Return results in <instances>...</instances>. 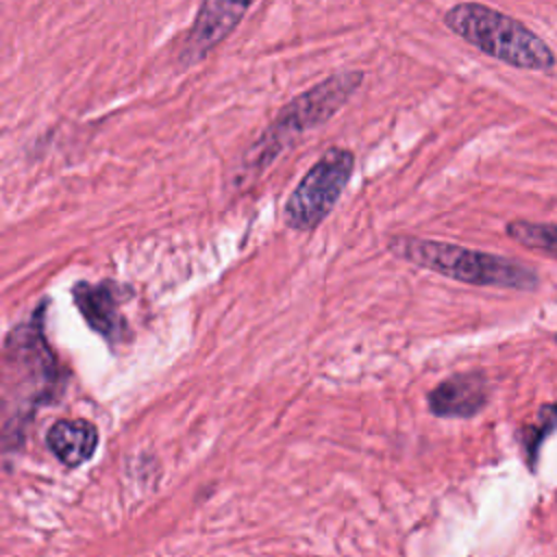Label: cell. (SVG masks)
Here are the masks:
<instances>
[{
  "label": "cell",
  "mask_w": 557,
  "mask_h": 557,
  "mask_svg": "<svg viewBox=\"0 0 557 557\" xmlns=\"http://www.w3.org/2000/svg\"><path fill=\"white\" fill-rule=\"evenodd\" d=\"M355 170V154L348 148H329L300 178L283 207L289 228L313 231L333 211Z\"/></svg>",
  "instance_id": "cell-4"
},
{
  "label": "cell",
  "mask_w": 557,
  "mask_h": 557,
  "mask_svg": "<svg viewBox=\"0 0 557 557\" xmlns=\"http://www.w3.org/2000/svg\"><path fill=\"white\" fill-rule=\"evenodd\" d=\"M537 424H533L529 429V435H527V453L529 457H535L537 450H540V442L553 433L557 429V405H546L542 407L540 416H537Z\"/></svg>",
  "instance_id": "cell-10"
},
{
  "label": "cell",
  "mask_w": 557,
  "mask_h": 557,
  "mask_svg": "<svg viewBox=\"0 0 557 557\" xmlns=\"http://www.w3.org/2000/svg\"><path fill=\"white\" fill-rule=\"evenodd\" d=\"M507 235L529 250L557 259V224L511 220L507 224Z\"/></svg>",
  "instance_id": "cell-9"
},
{
  "label": "cell",
  "mask_w": 557,
  "mask_h": 557,
  "mask_svg": "<svg viewBox=\"0 0 557 557\" xmlns=\"http://www.w3.org/2000/svg\"><path fill=\"white\" fill-rule=\"evenodd\" d=\"M444 26L483 54L518 70L548 72L557 57L524 22L481 2H457L444 13Z\"/></svg>",
  "instance_id": "cell-1"
},
{
  "label": "cell",
  "mask_w": 557,
  "mask_h": 557,
  "mask_svg": "<svg viewBox=\"0 0 557 557\" xmlns=\"http://www.w3.org/2000/svg\"><path fill=\"white\" fill-rule=\"evenodd\" d=\"M363 81L361 70H342L292 98L246 152V165L263 172L296 137L331 120Z\"/></svg>",
  "instance_id": "cell-3"
},
{
  "label": "cell",
  "mask_w": 557,
  "mask_h": 557,
  "mask_svg": "<svg viewBox=\"0 0 557 557\" xmlns=\"http://www.w3.org/2000/svg\"><path fill=\"white\" fill-rule=\"evenodd\" d=\"M257 0H202L183 39L178 61L194 65L215 50L242 22Z\"/></svg>",
  "instance_id": "cell-5"
},
{
  "label": "cell",
  "mask_w": 557,
  "mask_h": 557,
  "mask_svg": "<svg viewBox=\"0 0 557 557\" xmlns=\"http://www.w3.org/2000/svg\"><path fill=\"white\" fill-rule=\"evenodd\" d=\"M555 342H557V335H555Z\"/></svg>",
  "instance_id": "cell-11"
},
{
  "label": "cell",
  "mask_w": 557,
  "mask_h": 557,
  "mask_svg": "<svg viewBox=\"0 0 557 557\" xmlns=\"http://www.w3.org/2000/svg\"><path fill=\"white\" fill-rule=\"evenodd\" d=\"M122 292L124 287L113 281H100V283L78 281L72 285V300L81 311L83 320L109 346H117L128 331L120 309Z\"/></svg>",
  "instance_id": "cell-6"
},
{
  "label": "cell",
  "mask_w": 557,
  "mask_h": 557,
  "mask_svg": "<svg viewBox=\"0 0 557 557\" xmlns=\"http://www.w3.org/2000/svg\"><path fill=\"white\" fill-rule=\"evenodd\" d=\"M490 400V381L483 372H459L444 379L426 396L431 413L440 418H472Z\"/></svg>",
  "instance_id": "cell-7"
},
{
  "label": "cell",
  "mask_w": 557,
  "mask_h": 557,
  "mask_svg": "<svg viewBox=\"0 0 557 557\" xmlns=\"http://www.w3.org/2000/svg\"><path fill=\"white\" fill-rule=\"evenodd\" d=\"M387 250L418 268L435 274L479 285L531 292L537 287V272L500 255L463 248L448 242H435L411 235H394L387 239Z\"/></svg>",
  "instance_id": "cell-2"
},
{
  "label": "cell",
  "mask_w": 557,
  "mask_h": 557,
  "mask_svg": "<svg viewBox=\"0 0 557 557\" xmlns=\"http://www.w3.org/2000/svg\"><path fill=\"white\" fill-rule=\"evenodd\" d=\"M46 446L65 468H78L96 453L98 429L83 418H61L48 429Z\"/></svg>",
  "instance_id": "cell-8"
}]
</instances>
